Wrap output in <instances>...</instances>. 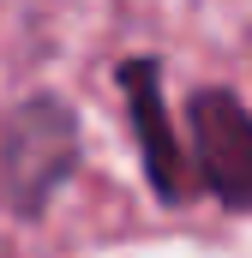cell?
Instances as JSON below:
<instances>
[{
	"label": "cell",
	"instance_id": "3957f363",
	"mask_svg": "<svg viewBox=\"0 0 252 258\" xmlns=\"http://www.w3.org/2000/svg\"><path fill=\"white\" fill-rule=\"evenodd\" d=\"M120 90H126V114L144 150V174L162 204H186L192 198V168H186V144H174V120L162 102V66L156 60H126L120 66Z\"/></svg>",
	"mask_w": 252,
	"mask_h": 258
},
{
	"label": "cell",
	"instance_id": "7a4b0ae2",
	"mask_svg": "<svg viewBox=\"0 0 252 258\" xmlns=\"http://www.w3.org/2000/svg\"><path fill=\"white\" fill-rule=\"evenodd\" d=\"M186 132H192V162L204 186L228 210H252V114L234 90H192L186 96Z\"/></svg>",
	"mask_w": 252,
	"mask_h": 258
},
{
	"label": "cell",
	"instance_id": "6da1fadb",
	"mask_svg": "<svg viewBox=\"0 0 252 258\" xmlns=\"http://www.w3.org/2000/svg\"><path fill=\"white\" fill-rule=\"evenodd\" d=\"M72 168H78V114L60 96L18 102L0 132V204L12 216H42Z\"/></svg>",
	"mask_w": 252,
	"mask_h": 258
}]
</instances>
